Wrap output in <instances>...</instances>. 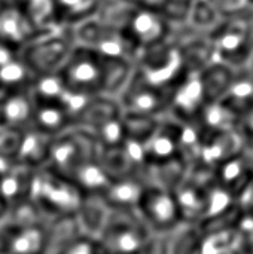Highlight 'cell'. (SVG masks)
<instances>
[{"instance_id":"cell-1","label":"cell","mask_w":253,"mask_h":254,"mask_svg":"<svg viewBox=\"0 0 253 254\" xmlns=\"http://www.w3.org/2000/svg\"><path fill=\"white\" fill-rule=\"evenodd\" d=\"M84 192L69 177L43 165L36 168L31 179L30 201L51 223L75 217L82 202Z\"/></svg>"},{"instance_id":"cell-2","label":"cell","mask_w":253,"mask_h":254,"mask_svg":"<svg viewBox=\"0 0 253 254\" xmlns=\"http://www.w3.org/2000/svg\"><path fill=\"white\" fill-rule=\"evenodd\" d=\"M152 232L136 210H112L98 234L106 254H142Z\"/></svg>"},{"instance_id":"cell-3","label":"cell","mask_w":253,"mask_h":254,"mask_svg":"<svg viewBox=\"0 0 253 254\" xmlns=\"http://www.w3.org/2000/svg\"><path fill=\"white\" fill-rule=\"evenodd\" d=\"M215 61L234 70L251 67L253 63V19H224L210 34Z\"/></svg>"},{"instance_id":"cell-4","label":"cell","mask_w":253,"mask_h":254,"mask_svg":"<svg viewBox=\"0 0 253 254\" xmlns=\"http://www.w3.org/2000/svg\"><path fill=\"white\" fill-rule=\"evenodd\" d=\"M136 211L155 235H171L185 225L174 189L161 185L146 183Z\"/></svg>"},{"instance_id":"cell-5","label":"cell","mask_w":253,"mask_h":254,"mask_svg":"<svg viewBox=\"0 0 253 254\" xmlns=\"http://www.w3.org/2000/svg\"><path fill=\"white\" fill-rule=\"evenodd\" d=\"M171 91L151 82L134 67L130 80L116 100L124 116L160 118V115L170 109Z\"/></svg>"},{"instance_id":"cell-6","label":"cell","mask_w":253,"mask_h":254,"mask_svg":"<svg viewBox=\"0 0 253 254\" xmlns=\"http://www.w3.org/2000/svg\"><path fill=\"white\" fill-rule=\"evenodd\" d=\"M75 48V39L64 34L45 31L25 45L19 52L34 77L58 73Z\"/></svg>"},{"instance_id":"cell-7","label":"cell","mask_w":253,"mask_h":254,"mask_svg":"<svg viewBox=\"0 0 253 254\" xmlns=\"http://www.w3.org/2000/svg\"><path fill=\"white\" fill-rule=\"evenodd\" d=\"M39 30L22 7L6 6L0 10V42L21 51L28 45Z\"/></svg>"},{"instance_id":"cell-8","label":"cell","mask_w":253,"mask_h":254,"mask_svg":"<svg viewBox=\"0 0 253 254\" xmlns=\"http://www.w3.org/2000/svg\"><path fill=\"white\" fill-rule=\"evenodd\" d=\"M98 0H54L58 18H72L78 21H85L91 16V12L95 9Z\"/></svg>"},{"instance_id":"cell-9","label":"cell","mask_w":253,"mask_h":254,"mask_svg":"<svg viewBox=\"0 0 253 254\" xmlns=\"http://www.w3.org/2000/svg\"><path fill=\"white\" fill-rule=\"evenodd\" d=\"M224 19H253V0H210Z\"/></svg>"},{"instance_id":"cell-10","label":"cell","mask_w":253,"mask_h":254,"mask_svg":"<svg viewBox=\"0 0 253 254\" xmlns=\"http://www.w3.org/2000/svg\"><path fill=\"white\" fill-rule=\"evenodd\" d=\"M237 131L240 132V135L243 137L245 141L253 143V104L246 107L243 112H240Z\"/></svg>"},{"instance_id":"cell-11","label":"cell","mask_w":253,"mask_h":254,"mask_svg":"<svg viewBox=\"0 0 253 254\" xmlns=\"http://www.w3.org/2000/svg\"><path fill=\"white\" fill-rule=\"evenodd\" d=\"M252 67H253V63H252Z\"/></svg>"}]
</instances>
